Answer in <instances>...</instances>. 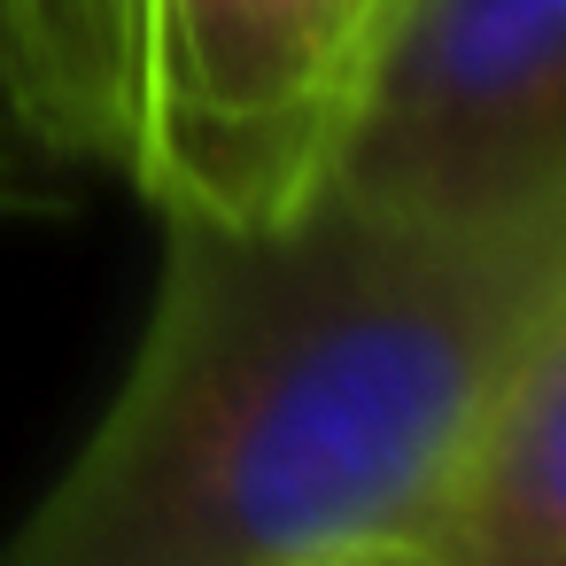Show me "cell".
I'll return each mask as SVG.
<instances>
[{
  "instance_id": "obj_1",
  "label": "cell",
  "mask_w": 566,
  "mask_h": 566,
  "mask_svg": "<svg viewBox=\"0 0 566 566\" xmlns=\"http://www.w3.org/2000/svg\"><path fill=\"white\" fill-rule=\"evenodd\" d=\"M566 303V195L403 226L318 195L287 226L164 218L133 365L0 566H326L434 543Z\"/></svg>"
},
{
  "instance_id": "obj_2",
  "label": "cell",
  "mask_w": 566,
  "mask_h": 566,
  "mask_svg": "<svg viewBox=\"0 0 566 566\" xmlns=\"http://www.w3.org/2000/svg\"><path fill=\"white\" fill-rule=\"evenodd\" d=\"M403 9L411 0H133L117 179L156 218H303Z\"/></svg>"
},
{
  "instance_id": "obj_3",
  "label": "cell",
  "mask_w": 566,
  "mask_h": 566,
  "mask_svg": "<svg viewBox=\"0 0 566 566\" xmlns=\"http://www.w3.org/2000/svg\"><path fill=\"white\" fill-rule=\"evenodd\" d=\"M326 195L403 226H496L566 195V0H411Z\"/></svg>"
},
{
  "instance_id": "obj_4",
  "label": "cell",
  "mask_w": 566,
  "mask_h": 566,
  "mask_svg": "<svg viewBox=\"0 0 566 566\" xmlns=\"http://www.w3.org/2000/svg\"><path fill=\"white\" fill-rule=\"evenodd\" d=\"M434 551L442 566H566V303L520 357Z\"/></svg>"
},
{
  "instance_id": "obj_5",
  "label": "cell",
  "mask_w": 566,
  "mask_h": 566,
  "mask_svg": "<svg viewBox=\"0 0 566 566\" xmlns=\"http://www.w3.org/2000/svg\"><path fill=\"white\" fill-rule=\"evenodd\" d=\"M32 164H40V156H32V148H24L9 125H0V210H32V202L48 195Z\"/></svg>"
},
{
  "instance_id": "obj_6",
  "label": "cell",
  "mask_w": 566,
  "mask_h": 566,
  "mask_svg": "<svg viewBox=\"0 0 566 566\" xmlns=\"http://www.w3.org/2000/svg\"><path fill=\"white\" fill-rule=\"evenodd\" d=\"M326 566H442V551L419 543V535H396V543H357V551H342Z\"/></svg>"
}]
</instances>
